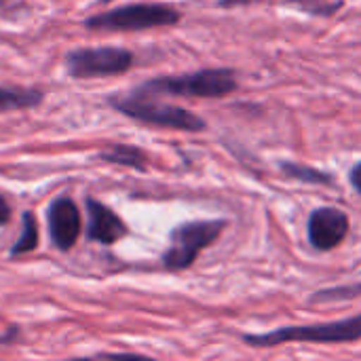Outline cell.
I'll use <instances>...</instances> for the list:
<instances>
[{"label": "cell", "mask_w": 361, "mask_h": 361, "mask_svg": "<svg viewBox=\"0 0 361 361\" xmlns=\"http://www.w3.org/2000/svg\"><path fill=\"white\" fill-rule=\"evenodd\" d=\"M116 112L125 114L131 121L152 125V127H167V129H178V131H190L199 133L207 129L205 118L199 114L173 106V104H163L157 102V95H148L140 89H131L129 93H114L108 95L106 99Z\"/></svg>", "instance_id": "1"}, {"label": "cell", "mask_w": 361, "mask_h": 361, "mask_svg": "<svg viewBox=\"0 0 361 361\" xmlns=\"http://www.w3.org/2000/svg\"><path fill=\"white\" fill-rule=\"evenodd\" d=\"M99 161L104 163H112V165H121V167H131L137 171H146L148 169V154L131 144H112L108 148H104L97 154Z\"/></svg>", "instance_id": "10"}, {"label": "cell", "mask_w": 361, "mask_h": 361, "mask_svg": "<svg viewBox=\"0 0 361 361\" xmlns=\"http://www.w3.org/2000/svg\"><path fill=\"white\" fill-rule=\"evenodd\" d=\"M256 2H262V0H218V6L233 8V6H250V4H256Z\"/></svg>", "instance_id": "17"}, {"label": "cell", "mask_w": 361, "mask_h": 361, "mask_svg": "<svg viewBox=\"0 0 361 361\" xmlns=\"http://www.w3.org/2000/svg\"><path fill=\"white\" fill-rule=\"evenodd\" d=\"M85 209H87V239L97 241L102 245H112L121 241L123 237H127L129 233L127 224L106 203L93 197H87Z\"/></svg>", "instance_id": "9"}, {"label": "cell", "mask_w": 361, "mask_h": 361, "mask_svg": "<svg viewBox=\"0 0 361 361\" xmlns=\"http://www.w3.org/2000/svg\"><path fill=\"white\" fill-rule=\"evenodd\" d=\"M239 82L235 70L231 68H207L180 76H157L142 82L140 91L148 95H178V97H201V99H220L237 91Z\"/></svg>", "instance_id": "2"}, {"label": "cell", "mask_w": 361, "mask_h": 361, "mask_svg": "<svg viewBox=\"0 0 361 361\" xmlns=\"http://www.w3.org/2000/svg\"><path fill=\"white\" fill-rule=\"evenodd\" d=\"M361 296V283H351V286H338V288H328V290H319L311 302L319 305V302H338V300H353Z\"/></svg>", "instance_id": "14"}, {"label": "cell", "mask_w": 361, "mask_h": 361, "mask_svg": "<svg viewBox=\"0 0 361 361\" xmlns=\"http://www.w3.org/2000/svg\"><path fill=\"white\" fill-rule=\"evenodd\" d=\"M38 237H40V233H38L36 216L32 212H23L21 214V233L11 247V256H23V254L34 252L38 245Z\"/></svg>", "instance_id": "13"}, {"label": "cell", "mask_w": 361, "mask_h": 361, "mask_svg": "<svg viewBox=\"0 0 361 361\" xmlns=\"http://www.w3.org/2000/svg\"><path fill=\"white\" fill-rule=\"evenodd\" d=\"M15 338H17V328H8V332L0 336V345H11Z\"/></svg>", "instance_id": "18"}, {"label": "cell", "mask_w": 361, "mask_h": 361, "mask_svg": "<svg viewBox=\"0 0 361 361\" xmlns=\"http://www.w3.org/2000/svg\"><path fill=\"white\" fill-rule=\"evenodd\" d=\"M286 2H294V4H302V6H311L313 2H317V0H286Z\"/></svg>", "instance_id": "19"}, {"label": "cell", "mask_w": 361, "mask_h": 361, "mask_svg": "<svg viewBox=\"0 0 361 361\" xmlns=\"http://www.w3.org/2000/svg\"><path fill=\"white\" fill-rule=\"evenodd\" d=\"M44 99L40 89H25V87H0V112L11 110H25L36 108Z\"/></svg>", "instance_id": "11"}, {"label": "cell", "mask_w": 361, "mask_h": 361, "mask_svg": "<svg viewBox=\"0 0 361 361\" xmlns=\"http://www.w3.org/2000/svg\"><path fill=\"white\" fill-rule=\"evenodd\" d=\"M279 169L283 176L302 182V184H313V186H334V178L322 169L302 165V163H294V161H279Z\"/></svg>", "instance_id": "12"}, {"label": "cell", "mask_w": 361, "mask_h": 361, "mask_svg": "<svg viewBox=\"0 0 361 361\" xmlns=\"http://www.w3.org/2000/svg\"><path fill=\"white\" fill-rule=\"evenodd\" d=\"M349 182H351V186L355 188V192L361 195V161L351 167V171H349Z\"/></svg>", "instance_id": "15"}, {"label": "cell", "mask_w": 361, "mask_h": 361, "mask_svg": "<svg viewBox=\"0 0 361 361\" xmlns=\"http://www.w3.org/2000/svg\"><path fill=\"white\" fill-rule=\"evenodd\" d=\"M11 205H8V201L0 195V226H4V224H8L11 222Z\"/></svg>", "instance_id": "16"}, {"label": "cell", "mask_w": 361, "mask_h": 361, "mask_svg": "<svg viewBox=\"0 0 361 361\" xmlns=\"http://www.w3.org/2000/svg\"><path fill=\"white\" fill-rule=\"evenodd\" d=\"M226 228V220H192L182 222L169 233V247L163 252L161 262L167 271L190 269L199 254L214 245Z\"/></svg>", "instance_id": "5"}, {"label": "cell", "mask_w": 361, "mask_h": 361, "mask_svg": "<svg viewBox=\"0 0 361 361\" xmlns=\"http://www.w3.org/2000/svg\"><path fill=\"white\" fill-rule=\"evenodd\" d=\"M131 66L133 53L123 47H80L66 55V72L72 78L118 76Z\"/></svg>", "instance_id": "6"}, {"label": "cell", "mask_w": 361, "mask_h": 361, "mask_svg": "<svg viewBox=\"0 0 361 361\" xmlns=\"http://www.w3.org/2000/svg\"><path fill=\"white\" fill-rule=\"evenodd\" d=\"M102 4H108V2H112V0H99Z\"/></svg>", "instance_id": "20"}, {"label": "cell", "mask_w": 361, "mask_h": 361, "mask_svg": "<svg viewBox=\"0 0 361 361\" xmlns=\"http://www.w3.org/2000/svg\"><path fill=\"white\" fill-rule=\"evenodd\" d=\"M47 224H49L51 243L59 252L72 250L80 237V231H82L80 209L74 203V199L68 195L55 197L47 207Z\"/></svg>", "instance_id": "7"}, {"label": "cell", "mask_w": 361, "mask_h": 361, "mask_svg": "<svg viewBox=\"0 0 361 361\" xmlns=\"http://www.w3.org/2000/svg\"><path fill=\"white\" fill-rule=\"evenodd\" d=\"M349 216L338 207H317L309 216L307 237L317 252L336 250L349 235Z\"/></svg>", "instance_id": "8"}, {"label": "cell", "mask_w": 361, "mask_h": 361, "mask_svg": "<svg viewBox=\"0 0 361 361\" xmlns=\"http://www.w3.org/2000/svg\"><path fill=\"white\" fill-rule=\"evenodd\" d=\"M180 19L182 13L169 4L133 2L91 15L82 21V25L87 30H104V32H140L150 27L176 25Z\"/></svg>", "instance_id": "4"}, {"label": "cell", "mask_w": 361, "mask_h": 361, "mask_svg": "<svg viewBox=\"0 0 361 361\" xmlns=\"http://www.w3.org/2000/svg\"><path fill=\"white\" fill-rule=\"evenodd\" d=\"M357 341H361V315L311 326H286L267 334H243V343L254 349H271L288 343L345 345Z\"/></svg>", "instance_id": "3"}]
</instances>
